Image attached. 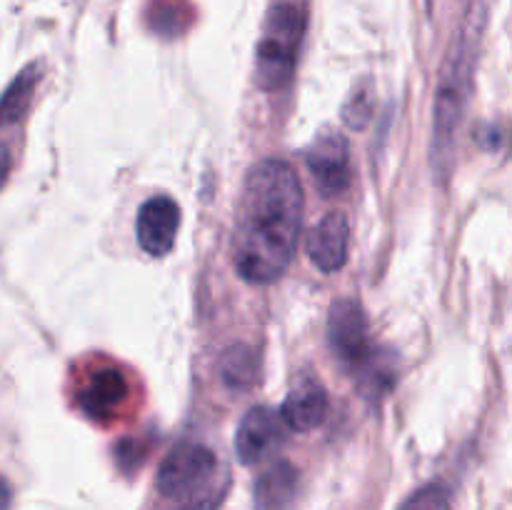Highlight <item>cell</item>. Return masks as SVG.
<instances>
[{"label": "cell", "instance_id": "obj_1", "mask_svg": "<svg viewBox=\"0 0 512 510\" xmlns=\"http://www.w3.org/2000/svg\"><path fill=\"white\" fill-rule=\"evenodd\" d=\"M303 220V188L293 165L265 158L245 175L235 225V268L268 285L290 268Z\"/></svg>", "mask_w": 512, "mask_h": 510}, {"label": "cell", "instance_id": "obj_2", "mask_svg": "<svg viewBox=\"0 0 512 510\" xmlns=\"http://www.w3.org/2000/svg\"><path fill=\"white\" fill-rule=\"evenodd\" d=\"M485 33V5L473 3L465 15L463 25L455 33L445 63L440 68L438 90H435V115H433V165L438 175H448L453 165L455 135L463 123L465 105L473 85L475 60H478L480 40Z\"/></svg>", "mask_w": 512, "mask_h": 510}, {"label": "cell", "instance_id": "obj_3", "mask_svg": "<svg viewBox=\"0 0 512 510\" xmlns=\"http://www.w3.org/2000/svg\"><path fill=\"white\" fill-rule=\"evenodd\" d=\"M308 15L303 5L280 0L268 10L255 55V80L263 90L275 93L290 85L298 68L300 45H303Z\"/></svg>", "mask_w": 512, "mask_h": 510}, {"label": "cell", "instance_id": "obj_4", "mask_svg": "<svg viewBox=\"0 0 512 510\" xmlns=\"http://www.w3.org/2000/svg\"><path fill=\"white\" fill-rule=\"evenodd\" d=\"M213 450L200 443H180L165 455L158 470V490L163 498L188 500L213 478Z\"/></svg>", "mask_w": 512, "mask_h": 510}, {"label": "cell", "instance_id": "obj_5", "mask_svg": "<svg viewBox=\"0 0 512 510\" xmlns=\"http://www.w3.org/2000/svg\"><path fill=\"white\" fill-rule=\"evenodd\" d=\"M328 343L340 365L348 370H360L373 360L375 350L370 348L368 318L355 300H335L328 315Z\"/></svg>", "mask_w": 512, "mask_h": 510}, {"label": "cell", "instance_id": "obj_6", "mask_svg": "<svg viewBox=\"0 0 512 510\" xmlns=\"http://www.w3.org/2000/svg\"><path fill=\"white\" fill-rule=\"evenodd\" d=\"M305 160H308L320 195L338 198L350 188V178H353L350 175V148L345 135H340L338 130H323L320 135H315Z\"/></svg>", "mask_w": 512, "mask_h": 510}, {"label": "cell", "instance_id": "obj_7", "mask_svg": "<svg viewBox=\"0 0 512 510\" xmlns=\"http://www.w3.org/2000/svg\"><path fill=\"white\" fill-rule=\"evenodd\" d=\"M180 230V208L170 195H153L145 200L135 220L138 245L153 258L168 255L173 250Z\"/></svg>", "mask_w": 512, "mask_h": 510}, {"label": "cell", "instance_id": "obj_8", "mask_svg": "<svg viewBox=\"0 0 512 510\" xmlns=\"http://www.w3.org/2000/svg\"><path fill=\"white\" fill-rule=\"evenodd\" d=\"M130 398V383L125 373L113 365L98 368L88 375L78 390V408L95 423H108L123 410Z\"/></svg>", "mask_w": 512, "mask_h": 510}, {"label": "cell", "instance_id": "obj_9", "mask_svg": "<svg viewBox=\"0 0 512 510\" xmlns=\"http://www.w3.org/2000/svg\"><path fill=\"white\" fill-rule=\"evenodd\" d=\"M280 418L270 408H253L243 415L235 433V455L243 465H255L280 443Z\"/></svg>", "mask_w": 512, "mask_h": 510}, {"label": "cell", "instance_id": "obj_10", "mask_svg": "<svg viewBox=\"0 0 512 510\" xmlns=\"http://www.w3.org/2000/svg\"><path fill=\"white\" fill-rule=\"evenodd\" d=\"M350 223L343 213H328L308 238V255L323 273H335L348 260Z\"/></svg>", "mask_w": 512, "mask_h": 510}, {"label": "cell", "instance_id": "obj_11", "mask_svg": "<svg viewBox=\"0 0 512 510\" xmlns=\"http://www.w3.org/2000/svg\"><path fill=\"white\" fill-rule=\"evenodd\" d=\"M325 415H328V393L313 378L300 380L280 408V418L288 423V428L298 430V433H310L318 425H323Z\"/></svg>", "mask_w": 512, "mask_h": 510}, {"label": "cell", "instance_id": "obj_12", "mask_svg": "<svg viewBox=\"0 0 512 510\" xmlns=\"http://www.w3.org/2000/svg\"><path fill=\"white\" fill-rule=\"evenodd\" d=\"M298 495V470L280 460L255 480V510H293Z\"/></svg>", "mask_w": 512, "mask_h": 510}, {"label": "cell", "instance_id": "obj_13", "mask_svg": "<svg viewBox=\"0 0 512 510\" xmlns=\"http://www.w3.org/2000/svg\"><path fill=\"white\" fill-rule=\"evenodd\" d=\"M40 83V65L33 63L25 70H20L18 78L8 85V90L0 98V125H13L23 120L28 113L30 103H33L35 88Z\"/></svg>", "mask_w": 512, "mask_h": 510}, {"label": "cell", "instance_id": "obj_14", "mask_svg": "<svg viewBox=\"0 0 512 510\" xmlns=\"http://www.w3.org/2000/svg\"><path fill=\"white\" fill-rule=\"evenodd\" d=\"M220 378L228 388L245 390L258 380V358L248 345H233L220 358Z\"/></svg>", "mask_w": 512, "mask_h": 510}, {"label": "cell", "instance_id": "obj_15", "mask_svg": "<svg viewBox=\"0 0 512 510\" xmlns=\"http://www.w3.org/2000/svg\"><path fill=\"white\" fill-rule=\"evenodd\" d=\"M375 110V98H373V85L363 83L350 93L348 103L343 108V120L350 125V128H365L373 118Z\"/></svg>", "mask_w": 512, "mask_h": 510}, {"label": "cell", "instance_id": "obj_16", "mask_svg": "<svg viewBox=\"0 0 512 510\" xmlns=\"http://www.w3.org/2000/svg\"><path fill=\"white\" fill-rule=\"evenodd\" d=\"M398 510H448V490L438 483L425 485L415 490Z\"/></svg>", "mask_w": 512, "mask_h": 510}, {"label": "cell", "instance_id": "obj_17", "mask_svg": "<svg viewBox=\"0 0 512 510\" xmlns=\"http://www.w3.org/2000/svg\"><path fill=\"white\" fill-rule=\"evenodd\" d=\"M10 168H13V155H10L8 145L0 143V188H3L5 180H8Z\"/></svg>", "mask_w": 512, "mask_h": 510}, {"label": "cell", "instance_id": "obj_18", "mask_svg": "<svg viewBox=\"0 0 512 510\" xmlns=\"http://www.w3.org/2000/svg\"><path fill=\"white\" fill-rule=\"evenodd\" d=\"M10 498H13V495H10V485L5 483V478L0 475V510L10 508Z\"/></svg>", "mask_w": 512, "mask_h": 510}, {"label": "cell", "instance_id": "obj_19", "mask_svg": "<svg viewBox=\"0 0 512 510\" xmlns=\"http://www.w3.org/2000/svg\"><path fill=\"white\" fill-rule=\"evenodd\" d=\"M185 510H213L210 500H198V503H190Z\"/></svg>", "mask_w": 512, "mask_h": 510}]
</instances>
